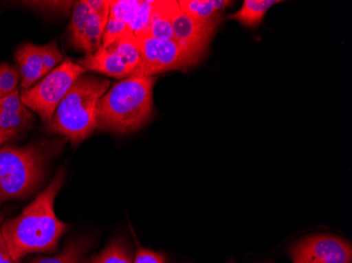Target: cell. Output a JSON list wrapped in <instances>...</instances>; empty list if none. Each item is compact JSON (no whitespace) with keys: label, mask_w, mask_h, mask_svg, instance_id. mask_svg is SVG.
I'll list each match as a JSON object with an SVG mask.
<instances>
[{"label":"cell","mask_w":352,"mask_h":263,"mask_svg":"<svg viewBox=\"0 0 352 263\" xmlns=\"http://www.w3.org/2000/svg\"><path fill=\"white\" fill-rule=\"evenodd\" d=\"M34 117L28 108L19 114L3 115L0 114V124L3 128V133L7 136L8 140L15 137L17 134L27 130L31 126Z\"/></svg>","instance_id":"cell-18"},{"label":"cell","mask_w":352,"mask_h":263,"mask_svg":"<svg viewBox=\"0 0 352 263\" xmlns=\"http://www.w3.org/2000/svg\"><path fill=\"white\" fill-rule=\"evenodd\" d=\"M231 263H232V262H231Z\"/></svg>","instance_id":"cell-29"},{"label":"cell","mask_w":352,"mask_h":263,"mask_svg":"<svg viewBox=\"0 0 352 263\" xmlns=\"http://www.w3.org/2000/svg\"><path fill=\"white\" fill-rule=\"evenodd\" d=\"M89 248L86 239L71 241L58 255L41 257L29 263H84V257Z\"/></svg>","instance_id":"cell-15"},{"label":"cell","mask_w":352,"mask_h":263,"mask_svg":"<svg viewBox=\"0 0 352 263\" xmlns=\"http://www.w3.org/2000/svg\"><path fill=\"white\" fill-rule=\"evenodd\" d=\"M179 10V1H154L151 21L146 34L142 37L156 39H174L172 19Z\"/></svg>","instance_id":"cell-11"},{"label":"cell","mask_w":352,"mask_h":263,"mask_svg":"<svg viewBox=\"0 0 352 263\" xmlns=\"http://www.w3.org/2000/svg\"><path fill=\"white\" fill-rule=\"evenodd\" d=\"M84 263H132V256L126 242L122 239H116L102 253Z\"/></svg>","instance_id":"cell-17"},{"label":"cell","mask_w":352,"mask_h":263,"mask_svg":"<svg viewBox=\"0 0 352 263\" xmlns=\"http://www.w3.org/2000/svg\"><path fill=\"white\" fill-rule=\"evenodd\" d=\"M78 65L85 70L95 71L114 78H128L132 75V71L109 47H100L93 54L86 55L79 60Z\"/></svg>","instance_id":"cell-9"},{"label":"cell","mask_w":352,"mask_h":263,"mask_svg":"<svg viewBox=\"0 0 352 263\" xmlns=\"http://www.w3.org/2000/svg\"><path fill=\"white\" fill-rule=\"evenodd\" d=\"M174 39L186 45L207 47L219 21H201L181 11L172 19Z\"/></svg>","instance_id":"cell-8"},{"label":"cell","mask_w":352,"mask_h":263,"mask_svg":"<svg viewBox=\"0 0 352 263\" xmlns=\"http://www.w3.org/2000/svg\"><path fill=\"white\" fill-rule=\"evenodd\" d=\"M108 47L118 55L122 62L133 74L140 62V43L138 37L134 35H126Z\"/></svg>","instance_id":"cell-14"},{"label":"cell","mask_w":352,"mask_h":263,"mask_svg":"<svg viewBox=\"0 0 352 263\" xmlns=\"http://www.w3.org/2000/svg\"><path fill=\"white\" fill-rule=\"evenodd\" d=\"M3 219L5 218H3V215H0V263H19L16 262L12 257L9 247H8L5 237H3V231H1Z\"/></svg>","instance_id":"cell-27"},{"label":"cell","mask_w":352,"mask_h":263,"mask_svg":"<svg viewBox=\"0 0 352 263\" xmlns=\"http://www.w3.org/2000/svg\"><path fill=\"white\" fill-rule=\"evenodd\" d=\"M45 156L35 144L0 150V205L35 191L45 173Z\"/></svg>","instance_id":"cell-4"},{"label":"cell","mask_w":352,"mask_h":263,"mask_svg":"<svg viewBox=\"0 0 352 263\" xmlns=\"http://www.w3.org/2000/svg\"><path fill=\"white\" fill-rule=\"evenodd\" d=\"M25 5L33 9L45 10L47 12H66L69 11L72 1H25Z\"/></svg>","instance_id":"cell-25"},{"label":"cell","mask_w":352,"mask_h":263,"mask_svg":"<svg viewBox=\"0 0 352 263\" xmlns=\"http://www.w3.org/2000/svg\"><path fill=\"white\" fill-rule=\"evenodd\" d=\"M126 35H133L129 25L109 15L108 23L102 36V47H108Z\"/></svg>","instance_id":"cell-22"},{"label":"cell","mask_w":352,"mask_h":263,"mask_svg":"<svg viewBox=\"0 0 352 263\" xmlns=\"http://www.w3.org/2000/svg\"><path fill=\"white\" fill-rule=\"evenodd\" d=\"M138 43L140 62L132 74L136 76L153 77L158 73L188 68L195 65L206 50V47L186 45L175 39L140 37Z\"/></svg>","instance_id":"cell-6"},{"label":"cell","mask_w":352,"mask_h":263,"mask_svg":"<svg viewBox=\"0 0 352 263\" xmlns=\"http://www.w3.org/2000/svg\"><path fill=\"white\" fill-rule=\"evenodd\" d=\"M19 80H21V76L19 71L16 70L13 65L1 63L0 65V100L19 90Z\"/></svg>","instance_id":"cell-21"},{"label":"cell","mask_w":352,"mask_h":263,"mask_svg":"<svg viewBox=\"0 0 352 263\" xmlns=\"http://www.w3.org/2000/svg\"><path fill=\"white\" fill-rule=\"evenodd\" d=\"M292 263H352L349 241L327 234L300 239L288 249Z\"/></svg>","instance_id":"cell-7"},{"label":"cell","mask_w":352,"mask_h":263,"mask_svg":"<svg viewBox=\"0 0 352 263\" xmlns=\"http://www.w3.org/2000/svg\"><path fill=\"white\" fill-rule=\"evenodd\" d=\"M182 12L201 21H221V12L213 8L212 0H179Z\"/></svg>","instance_id":"cell-16"},{"label":"cell","mask_w":352,"mask_h":263,"mask_svg":"<svg viewBox=\"0 0 352 263\" xmlns=\"http://www.w3.org/2000/svg\"><path fill=\"white\" fill-rule=\"evenodd\" d=\"M25 108H27V106H23V102H21L19 90H16L9 96L0 100V114H19V113L25 111Z\"/></svg>","instance_id":"cell-24"},{"label":"cell","mask_w":352,"mask_h":263,"mask_svg":"<svg viewBox=\"0 0 352 263\" xmlns=\"http://www.w3.org/2000/svg\"><path fill=\"white\" fill-rule=\"evenodd\" d=\"M109 16L91 13L86 29L77 43V49H82L86 55H91L102 47V36L108 23Z\"/></svg>","instance_id":"cell-12"},{"label":"cell","mask_w":352,"mask_h":263,"mask_svg":"<svg viewBox=\"0 0 352 263\" xmlns=\"http://www.w3.org/2000/svg\"><path fill=\"white\" fill-rule=\"evenodd\" d=\"M85 73L86 70L82 65L66 59L36 84L28 90H23L21 102L23 106L36 112L49 126L57 106L72 88L75 81Z\"/></svg>","instance_id":"cell-5"},{"label":"cell","mask_w":352,"mask_h":263,"mask_svg":"<svg viewBox=\"0 0 352 263\" xmlns=\"http://www.w3.org/2000/svg\"><path fill=\"white\" fill-rule=\"evenodd\" d=\"M7 136L3 133V128H1V124H0V144H3V142L7 141Z\"/></svg>","instance_id":"cell-28"},{"label":"cell","mask_w":352,"mask_h":263,"mask_svg":"<svg viewBox=\"0 0 352 263\" xmlns=\"http://www.w3.org/2000/svg\"><path fill=\"white\" fill-rule=\"evenodd\" d=\"M110 88V81L93 76L79 77L57 106L49 126L51 133L66 136L78 144L98 128V104Z\"/></svg>","instance_id":"cell-3"},{"label":"cell","mask_w":352,"mask_h":263,"mask_svg":"<svg viewBox=\"0 0 352 263\" xmlns=\"http://www.w3.org/2000/svg\"><path fill=\"white\" fill-rule=\"evenodd\" d=\"M167 258L165 255L161 253L153 252V251L146 250V249H138L134 263H166Z\"/></svg>","instance_id":"cell-26"},{"label":"cell","mask_w":352,"mask_h":263,"mask_svg":"<svg viewBox=\"0 0 352 263\" xmlns=\"http://www.w3.org/2000/svg\"><path fill=\"white\" fill-rule=\"evenodd\" d=\"M39 52H41L43 68L47 74L52 72L63 62V55L57 47L56 41L45 45H39Z\"/></svg>","instance_id":"cell-23"},{"label":"cell","mask_w":352,"mask_h":263,"mask_svg":"<svg viewBox=\"0 0 352 263\" xmlns=\"http://www.w3.org/2000/svg\"><path fill=\"white\" fill-rule=\"evenodd\" d=\"M65 180L58 171L52 181L32 201L19 216L3 221L1 231L16 262L30 253L52 252L69 225L55 215L54 201Z\"/></svg>","instance_id":"cell-1"},{"label":"cell","mask_w":352,"mask_h":263,"mask_svg":"<svg viewBox=\"0 0 352 263\" xmlns=\"http://www.w3.org/2000/svg\"><path fill=\"white\" fill-rule=\"evenodd\" d=\"M142 1L138 0H120L110 1V16L131 25L140 10Z\"/></svg>","instance_id":"cell-20"},{"label":"cell","mask_w":352,"mask_h":263,"mask_svg":"<svg viewBox=\"0 0 352 263\" xmlns=\"http://www.w3.org/2000/svg\"><path fill=\"white\" fill-rule=\"evenodd\" d=\"M90 14L91 10L87 1H77L73 5L72 19L70 23V41L75 47L86 29Z\"/></svg>","instance_id":"cell-19"},{"label":"cell","mask_w":352,"mask_h":263,"mask_svg":"<svg viewBox=\"0 0 352 263\" xmlns=\"http://www.w3.org/2000/svg\"><path fill=\"white\" fill-rule=\"evenodd\" d=\"M15 58L21 71L23 90L32 88L47 75L39 52V45L25 43L16 52Z\"/></svg>","instance_id":"cell-10"},{"label":"cell","mask_w":352,"mask_h":263,"mask_svg":"<svg viewBox=\"0 0 352 263\" xmlns=\"http://www.w3.org/2000/svg\"><path fill=\"white\" fill-rule=\"evenodd\" d=\"M276 3L278 0H245L242 8L236 13L230 15L231 19L239 21L246 27H256L260 25L267 12Z\"/></svg>","instance_id":"cell-13"},{"label":"cell","mask_w":352,"mask_h":263,"mask_svg":"<svg viewBox=\"0 0 352 263\" xmlns=\"http://www.w3.org/2000/svg\"><path fill=\"white\" fill-rule=\"evenodd\" d=\"M153 77L131 75L114 84L98 104V128L128 133L142 128L152 115Z\"/></svg>","instance_id":"cell-2"}]
</instances>
